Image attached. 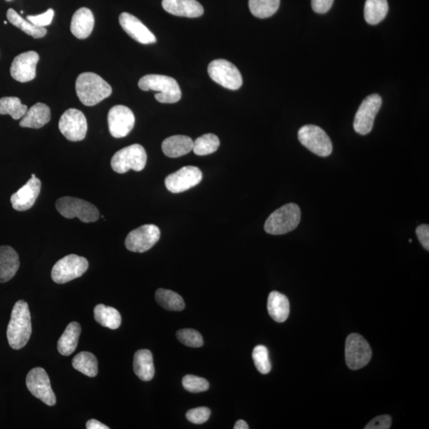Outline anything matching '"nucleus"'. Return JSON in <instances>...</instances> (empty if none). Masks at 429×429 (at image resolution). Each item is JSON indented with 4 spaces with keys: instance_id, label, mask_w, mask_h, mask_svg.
Instances as JSON below:
<instances>
[{
    "instance_id": "obj_1",
    "label": "nucleus",
    "mask_w": 429,
    "mask_h": 429,
    "mask_svg": "<svg viewBox=\"0 0 429 429\" xmlns=\"http://www.w3.org/2000/svg\"><path fill=\"white\" fill-rule=\"evenodd\" d=\"M32 333L31 318L28 304L24 301L15 303L11 311L7 336L11 349L20 350L25 346Z\"/></svg>"
},
{
    "instance_id": "obj_2",
    "label": "nucleus",
    "mask_w": 429,
    "mask_h": 429,
    "mask_svg": "<svg viewBox=\"0 0 429 429\" xmlns=\"http://www.w3.org/2000/svg\"><path fill=\"white\" fill-rule=\"evenodd\" d=\"M76 92L82 104L92 107L109 97L113 89L101 76L83 73L76 80Z\"/></svg>"
},
{
    "instance_id": "obj_3",
    "label": "nucleus",
    "mask_w": 429,
    "mask_h": 429,
    "mask_svg": "<svg viewBox=\"0 0 429 429\" xmlns=\"http://www.w3.org/2000/svg\"><path fill=\"white\" fill-rule=\"evenodd\" d=\"M143 91H155V99L162 104H175L181 98L180 86L174 78L158 74L146 75L139 81Z\"/></svg>"
},
{
    "instance_id": "obj_4",
    "label": "nucleus",
    "mask_w": 429,
    "mask_h": 429,
    "mask_svg": "<svg viewBox=\"0 0 429 429\" xmlns=\"http://www.w3.org/2000/svg\"><path fill=\"white\" fill-rule=\"evenodd\" d=\"M301 221V209L296 204H287L269 216L264 229L270 234L279 236L297 227Z\"/></svg>"
},
{
    "instance_id": "obj_5",
    "label": "nucleus",
    "mask_w": 429,
    "mask_h": 429,
    "mask_svg": "<svg viewBox=\"0 0 429 429\" xmlns=\"http://www.w3.org/2000/svg\"><path fill=\"white\" fill-rule=\"evenodd\" d=\"M148 155L143 146L133 144L117 151L111 158V166L115 172L125 174L129 170L140 172L145 168Z\"/></svg>"
},
{
    "instance_id": "obj_6",
    "label": "nucleus",
    "mask_w": 429,
    "mask_h": 429,
    "mask_svg": "<svg viewBox=\"0 0 429 429\" xmlns=\"http://www.w3.org/2000/svg\"><path fill=\"white\" fill-rule=\"evenodd\" d=\"M56 209L64 218L73 219L76 217L83 223L96 222L99 213L95 205L79 198L64 197L58 199Z\"/></svg>"
},
{
    "instance_id": "obj_7",
    "label": "nucleus",
    "mask_w": 429,
    "mask_h": 429,
    "mask_svg": "<svg viewBox=\"0 0 429 429\" xmlns=\"http://www.w3.org/2000/svg\"><path fill=\"white\" fill-rule=\"evenodd\" d=\"M89 268V262L85 258L76 255H69L57 262L52 269L51 277L57 284L67 282L81 277Z\"/></svg>"
},
{
    "instance_id": "obj_8",
    "label": "nucleus",
    "mask_w": 429,
    "mask_h": 429,
    "mask_svg": "<svg viewBox=\"0 0 429 429\" xmlns=\"http://www.w3.org/2000/svg\"><path fill=\"white\" fill-rule=\"evenodd\" d=\"M301 143L315 155L328 157L332 154V143L327 133L318 126L305 125L298 132Z\"/></svg>"
},
{
    "instance_id": "obj_9",
    "label": "nucleus",
    "mask_w": 429,
    "mask_h": 429,
    "mask_svg": "<svg viewBox=\"0 0 429 429\" xmlns=\"http://www.w3.org/2000/svg\"><path fill=\"white\" fill-rule=\"evenodd\" d=\"M372 351L367 342L360 335L352 333L346 340L345 358L346 365L353 370L366 367L372 360Z\"/></svg>"
},
{
    "instance_id": "obj_10",
    "label": "nucleus",
    "mask_w": 429,
    "mask_h": 429,
    "mask_svg": "<svg viewBox=\"0 0 429 429\" xmlns=\"http://www.w3.org/2000/svg\"><path fill=\"white\" fill-rule=\"evenodd\" d=\"M211 80L225 89L238 90L243 85V78L236 66L225 59L211 62L208 67Z\"/></svg>"
},
{
    "instance_id": "obj_11",
    "label": "nucleus",
    "mask_w": 429,
    "mask_h": 429,
    "mask_svg": "<svg viewBox=\"0 0 429 429\" xmlns=\"http://www.w3.org/2000/svg\"><path fill=\"white\" fill-rule=\"evenodd\" d=\"M27 386L32 395L38 398L49 407L56 404V397L52 391L48 374L42 367L34 368L27 376Z\"/></svg>"
},
{
    "instance_id": "obj_12",
    "label": "nucleus",
    "mask_w": 429,
    "mask_h": 429,
    "mask_svg": "<svg viewBox=\"0 0 429 429\" xmlns=\"http://www.w3.org/2000/svg\"><path fill=\"white\" fill-rule=\"evenodd\" d=\"M58 127L64 136L72 142L84 140L87 131L85 115L82 111L75 108L64 111Z\"/></svg>"
},
{
    "instance_id": "obj_13",
    "label": "nucleus",
    "mask_w": 429,
    "mask_h": 429,
    "mask_svg": "<svg viewBox=\"0 0 429 429\" xmlns=\"http://www.w3.org/2000/svg\"><path fill=\"white\" fill-rule=\"evenodd\" d=\"M381 104L383 99L378 94H372L364 99L355 117L354 129L358 134L366 135L372 131Z\"/></svg>"
},
{
    "instance_id": "obj_14",
    "label": "nucleus",
    "mask_w": 429,
    "mask_h": 429,
    "mask_svg": "<svg viewBox=\"0 0 429 429\" xmlns=\"http://www.w3.org/2000/svg\"><path fill=\"white\" fill-rule=\"evenodd\" d=\"M160 237V229L156 225L141 226L128 234L125 240L126 248L132 252L143 253L151 249Z\"/></svg>"
},
{
    "instance_id": "obj_15",
    "label": "nucleus",
    "mask_w": 429,
    "mask_h": 429,
    "mask_svg": "<svg viewBox=\"0 0 429 429\" xmlns=\"http://www.w3.org/2000/svg\"><path fill=\"white\" fill-rule=\"evenodd\" d=\"M203 179V174L198 167H185L164 180L167 189L173 193H180L197 186Z\"/></svg>"
},
{
    "instance_id": "obj_16",
    "label": "nucleus",
    "mask_w": 429,
    "mask_h": 429,
    "mask_svg": "<svg viewBox=\"0 0 429 429\" xmlns=\"http://www.w3.org/2000/svg\"><path fill=\"white\" fill-rule=\"evenodd\" d=\"M108 122L110 134L114 138H125L133 130L135 117L126 106L116 105L109 111Z\"/></svg>"
},
{
    "instance_id": "obj_17",
    "label": "nucleus",
    "mask_w": 429,
    "mask_h": 429,
    "mask_svg": "<svg viewBox=\"0 0 429 429\" xmlns=\"http://www.w3.org/2000/svg\"><path fill=\"white\" fill-rule=\"evenodd\" d=\"M39 61L37 52L27 51L17 55L11 64L10 75L17 80L26 83L36 78V67Z\"/></svg>"
},
{
    "instance_id": "obj_18",
    "label": "nucleus",
    "mask_w": 429,
    "mask_h": 429,
    "mask_svg": "<svg viewBox=\"0 0 429 429\" xmlns=\"http://www.w3.org/2000/svg\"><path fill=\"white\" fill-rule=\"evenodd\" d=\"M42 187V182L34 174L31 178L10 197L15 210L24 211L31 209L37 201Z\"/></svg>"
},
{
    "instance_id": "obj_19",
    "label": "nucleus",
    "mask_w": 429,
    "mask_h": 429,
    "mask_svg": "<svg viewBox=\"0 0 429 429\" xmlns=\"http://www.w3.org/2000/svg\"><path fill=\"white\" fill-rule=\"evenodd\" d=\"M120 23L123 31L136 42L145 45L157 42L155 35L133 15L127 13H122L120 15Z\"/></svg>"
},
{
    "instance_id": "obj_20",
    "label": "nucleus",
    "mask_w": 429,
    "mask_h": 429,
    "mask_svg": "<svg viewBox=\"0 0 429 429\" xmlns=\"http://www.w3.org/2000/svg\"><path fill=\"white\" fill-rule=\"evenodd\" d=\"M162 8L168 13L180 17H198L204 8L197 0H162Z\"/></svg>"
},
{
    "instance_id": "obj_21",
    "label": "nucleus",
    "mask_w": 429,
    "mask_h": 429,
    "mask_svg": "<svg viewBox=\"0 0 429 429\" xmlns=\"http://www.w3.org/2000/svg\"><path fill=\"white\" fill-rule=\"evenodd\" d=\"M95 24L92 10L82 8L76 11L72 17L70 30L76 38L86 39L90 36Z\"/></svg>"
},
{
    "instance_id": "obj_22",
    "label": "nucleus",
    "mask_w": 429,
    "mask_h": 429,
    "mask_svg": "<svg viewBox=\"0 0 429 429\" xmlns=\"http://www.w3.org/2000/svg\"><path fill=\"white\" fill-rule=\"evenodd\" d=\"M20 266L17 252L11 246H0V283L13 279Z\"/></svg>"
},
{
    "instance_id": "obj_23",
    "label": "nucleus",
    "mask_w": 429,
    "mask_h": 429,
    "mask_svg": "<svg viewBox=\"0 0 429 429\" xmlns=\"http://www.w3.org/2000/svg\"><path fill=\"white\" fill-rule=\"evenodd\" d=\"M50 108L45 104L37 103L28 109L22 117L20 126L21 127L38 129L44 127L50 121Z\"/></svg>"
},
{
    "instance_id": "obj_24",
    "label": "nucleus",
    "mask_w": 429,
    "mask_h": 429,
    "mask_svg": "<svg viewBox=\"0 0 429 429\" xmlns=\"http://www.w3.org/2000/svg\"><path fill=\"white\" fill-rule=\"evenodd\" d=\"M164 155L179 157L189 154L193 148V141L185 135H174L163 141L162 145Z\"/></svg>"
},
{
    "instance_id": "obj_25",
    "label": "nucleus",
    "mask_w": 429,
    "mask_h": 429,
    "mask_svg": "<svg viewBox=\"0 0 429 429\" xmlns=\"http://www.w3.org/2000/svg\"><path fill=\"white\" fill-rule=\"evenodd\" d=\"M268 313L276 322L283 323L289 317L290 307L287 297L273 291L269 293L267 302Z\"/></svg>"
},
{
    "instance_id": "obj_26",
    "label": "nucleus",
    "mask_w": 429,
    "mask_h": 429,
    "mask_svg": "<svg viewBox=\"0 0 429 429\" xmlns=\"http://www.w3.org/2000/svg\"><path fill=\"white\" fill-rule=\"evenodd\" d=\"M133 367L135 374L141 380L149 381L154 378L155 374L154 360L149 350H139L134 354Z\"/></svg>"
},
{
    "instance_id": "obj_27",
    "label": "nucleus",
    "mask_w": 429,
    "mask_h": 429,
    "mask_svg": "<svg viewBox=\"0 0 429 429\" xmlns=\"http://www.w3.org/2000/svg\"><path fill=\"white\" fill-rule=\"evenodd\" d=\"M81 328L78 322H72L67 326L58 340L57 350L64 356L72 355L78 345Z\"/></svg>"
},
{
    "instance_id": "obj_28",
    "label": "nucleus",
    "mask_w": 429,
    "mask_h": 429,
    "mask_svg": "<svg viewBox=\"0 0 429 429\" xmlns=\"http://www.w3.org/2000/svg\"><path fill=\"white\" fill-rule=\"evenodd\" d=\"M94 317L99 325L113 330L119 328L122 322L120 311L104 304L97 305L94 309Z\"/></svg>"
},
{
    "instance_id": "obj_29",
    "label": "nucleus",
    "mask_w": 429,
    "mask_h": 429,
    "mask_svg": "<svg viewBox=\"0 0 429 429\" xmlns=\"http://www.w3.org/2000/svg\"><path fill=\"white\" fill-rule=\"evenodd\" d=\"M389 10L387 0H367L364 17L368 24L376 25L383 21Z\"/></svg>"
},
{
    "instance_id": "obj_30",
    "label": "nucleus",
    "mask_w": 429,
    "mask_h": 429,
    "mask_svg": "<svg viewBox=\"0 0 429 429\" xmlns=\"http://www.w3.org/2000/svg\"><path fill=\"white\" fill-rule=\"evenodd\" d=\"M7 17L11 24L20 28L23 32L31 35L34 38H42L45 36L47 30L45 27H38L33 24L30 21L23 19L22 16L13 9H8Z\"/></svg>"
},
{
    "instance_id": "obj_31",
    "label": "nucleus",
    "mask_w": 429,
    "mask_h": 429,
    "mask_svg": "<svg viewBox=\"0 0 429 429\" xmlns=\"http://www.w3.org/2000/svg\"><path fill=\"white\" fill-rule=\"evenodd\" d=\"M72 364L75 370L89 377H96L98 374V361L90 352H80L73 358Z\"/></svg>"
},
{
    "instance_id": "obj_32",
    "label": "nucleus",
    "mask_w": 429,
    "mask_h": 429,
    "mask_svg": "<svg viewBox=\"0 0 429 429\" xmlns=\"http://www.w3.org/2000/svg\"><path fill=\"white\" fill-rule=\"evenodd\" d=\"M156 302L168 311H180L185 309L183 298L172 290L158 289L155 293Z\"/></svg>"
},
{
    "instance_id": "obj_33",
    "label": "nucleus",
    "mask_w": 429,
    "mask_h": 429,
    "mask_svg": "<svg viewBox=\"0 0 429 429\" xmlns=\"http://www.w3.org/2000/svg\"><path fill=\"white\" fill-rule=\"evenodd\" d=\"M27 106L21 103L17 97H3L0 99V115H10L15 120H20L25 115Z\"/></svg>"
},
{
    "instance_id": "obj_34",
    "label": "nucleus",
    "mask_w": 429,
    "mask_h": 429,
    "mask_svg": "<svg viewBox=\"0 0 429 429\" xmlns=\"http://www.w3.org/2000/svg\"><path fill=\"white\" fill-rule=\"evenodd\" d=\"M280 0H249V8L253 15L267 19L277 13Z\"/></svg>"
},
{
    "instance_id": "obj_35",
    "label": "nucleus",
    "mask_w": 429,
    "mask_h": 429,
    "mask_svg": "<svg viewBox=\"0 0 429 429\" xmlns=\"http://www.w3.org/2000/svg\"><path fill=\"white\" fill-rule=\"evenodd\" d=\"M220 145V139L216 135L206 134L194 141L192 151L198 156L209 155L218 150Z\"/></svg>"
},
{
    "instance_id": "obj_36",
    "label": "nucleus",
    "mask_w": 429,
    "mask_h": 429,
    "mask_svg": "<svg viewBox=\"0 0 429 429\" xmlns=\"http://www.w3.org/2000/svg\"><path fill=\"white\" fill-rule=\"evenodd\" d=\"M253 360L255 365L261 374H267L272 370V363L269 357V351L265 346H256L252 352Z\"/></svg>"
},
{
    "instance_id": "obj_37",
    "label": "nucleus",
    "mask_w": 429,
    "mask_h": 429,
    "mask_svg": "<svg viewBox=\"0 0 429 429\" xmlns=\"http://www.w3.org/2000/svg\"><path fill=\"white\" fill-rule=\"evenodd\" d=\"M177 337L181 344L190 348H201L204 344L201 333L194 329H181L177 333Z\"/></svg>"
},
{
    "instance_id": "obj_38",
    "label": "nucleus",
    "mask_w": 429,
    "mask_h": 429,
    "mask_svg": "<svg viewBox=\"0 0 429 429\" xmlns=\"http://www.w3.org/2000/svg\"><path fill=\"white\" fill-rule=\"evenodd\" d=\"M182 385L187 391L193 393L207 391L209 388V381L196 375L188 374L182 379Z\"/></svg>"
},
{
    "instance_id": "obj_39",
    "label": "nucleus",
    "mask_w": 429,
    "mask_h": 429,
    "mask_svg": "<svg viewBox=\"0 0 429 429\" xmlns=\"http://www.w3.org/2000/svg\"><path fill=\"white\" fill-rule=\"evenodd\" d=\"M210 415L211 410L209 408L199 407L188 411L186 417L193 424L202 425L209 419Z\"/></svg>"
},
{
    "instance_id": "obj_40",
    "label": "nucleus",
    "mask_w": 429,
    "mask_h": 429,
    "mask_svg": "<svg viewBox=\"0 0 429 429\" xmlns=\"http://www.w3.org/2000/svg\"><path fill=\"white\" fill-rule=\"evenodd\" d=\"M55 10L49 9L45 13L38 15H28L27 19L38 27H45L51 24L54 19Z\"/></svg>"
},
{
    "instance_id": "obj_41",
    "label": "nucleus",
    "mask_w": 429,
    "mask_h": 429,
    "mask_svg": "<svg viewBox=\"0 0 429 429\" xmlns=\"http://www.w3.org/2000/svg\"><path fill=\"white\" fill-rule=\"evenodd\" d=\"M392 424V419L389 415H381L375 417L369 422L365 429H389Z\"/></svg>"
},
{
    "instance_id": "obj_42",
    "label": "nucleus",
    "mask_w": 429,
    "mask_h": 429,
    "mask_svg": "<svg viewBox=\"0 0 429 429\" xmlns=\"http://www.w3.org/2000/svg\"><path fill=\"white\" fill-rule=\"evenodd\" d=\"M334 0H311V8L315 13L325 14L332 7Z\"/></svg>"
},
{
    "instance_id": "obj_43",
    "label": "nucleus",
    "mask_w": 429,
    "mask_h": 429,
    "mask_svg": "<svg viewBox=\"0 0 429 429\" xmlns=\"http://www.w3.org/2000/svg\"><path fill=\"white\" fill-rule=\"evenodd\" d=\"M417 238L424 248L429 251V226L428 225H422L416 228V230Z\"/></svg>"
},
{
    "instance_id": "obj_44",
    "label": "nucleus",
    "mask_w": 429,
    "mask_h": 429,
    "mask_svg": "<svg viewBox=\"0 0 429 429\" xmlns=\"http://www.w3.org/2000/svg\"><path fill=\"white\" fill-rule=\"evenodd\" d=\"M87 429H108L109 427L102 424L97 420L92 419L86 423Z\"/></svg>"
},
{
    "instance_id": "obj_45",
    "label": "nucleus",
    "mask_w": 429,
    "mask_h": 429,
    "mask_svg": "<svg viewBox=\"0 0 429 429\" xmlns=\"http://www.w3.org/2000/svg\"><path fill=\"white\" fill-rule=\"evenodd\" d=\"M234 429H248L249 426L244 420H239L234 426Z\"/></svg>"
},
{
    "instance_id": "obj_46",
    "label": "nucleus",
    "mask_w": 429,
    "mask_h": 429,
    "mask_svg": "<svg viewBox=\"0 0 429 429\" xmlns=\"http://www.w3.org/2000/svg\"><path fill=\"white\" fill-rule=\"evenodd\" d=\"M7 23H8V22H7V21H5V22H4V24H5V25H7Z\"/></svg>"
},
{
    "instance_id": "obj_47",
    "label": "nucleus",
    "mask_w": 429,
    "mask_h": 429,
    "mask_svg": "<svg viewBox=\"0 0 429 429\" xmlns=\"http://www.w3.org/2000/svg\"><path fill=\"white\" fill-rule=\"evenodd\" d=\"M7 1H10V0H7Z\"/></svg>"
}]
</instances>
